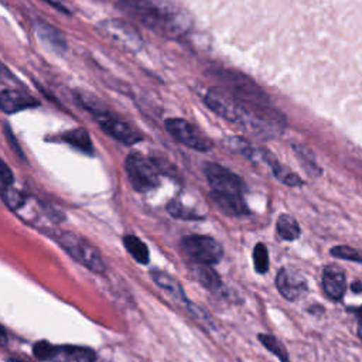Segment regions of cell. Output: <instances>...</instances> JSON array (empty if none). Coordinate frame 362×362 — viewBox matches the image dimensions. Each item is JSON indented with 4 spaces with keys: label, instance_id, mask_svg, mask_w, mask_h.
Returning <instances> with one entry per match:
<instances>
[{
    "label": "cell",
    "instance_id": "cell-1",
    "mask_svg": "<svg viewBox=\"0 0 362 362\" xmlns=\"http://www.w3.org/2000/svg\"><path fill=\"white\" fill-rule=\"evenodd\" d=\"M117 6L148 30L167 38H178L191 27L189 14L175 3L137 0L122 1Z\"/></svg>",
    "mask_w": 362,
    "mask_h": 362
},
{
    "label": "cell",
    "instance_id": "cell-2",
    "mask_svg": "<svg viewBox=\"0 0 362 362\" xmlns=\"http://www.w3.org/2000/svg\"><path fill=\"white\" fill-rule=\"evenodd\" d=\"M57 242L59 246L79 264L85 266L93 273L102 274L106 270V263L100 255V252L83 236L71 232L62 230L57 235Z\"/></svg>",
    "mask_w": 362,
    "mask_h": 362
},
{
    "label": "cell",
    "instance_id": "cell-3",
    "mask_svg": "<svg viewBox=\"0 0 362 362\" xmlns=\"http://www.w3.org/2000/svg\"><path fill=\"white\" fill-rule=\"evenodd\" d=\"M240 127L257 137L273 139L280 136L286 129V117L274 107H249L240 123Z\"/></svg>",
    "mask_w": 362,
    "mask_h": 362
},
{
    "label": "cell",
    "instance_id": "cell-4",
    "mask_svg": "<svg viewBox=\"0 0 362 362\" xmlns=\"http://www.w3.org/2000/svg\"><path fill=\"white\" fill-rule=\"evenodd\" d=\"M124 170L130 185L139 192H148L160 184L157 165L151 158L139 151H133L126 157Z\"/></svg>",
    "mask_w": 362,
    "mask_h": 362
},
{
    "label": "cell",
    "instance_id": "cell-5",
    "mask_svg": "<svg viewBox=\"0 0 362 362\" xmlns=\"http://www.w3.org/2000/svg\"><path fill=\"white\" fill-rule=\"evenodd\" d=\"M222 79L226 85V90L242 105L249 107L269 106L267 95L245 75L233 71H223Z\"/></svg>",
    "mask_w": 362,
    "mask_h": 362
},
{
    "label": "cell",
    "instance_id": "cell-6",
    "mask_svg": "<svg viewBox=\"0 0 362 362\" xmlns=\"http://www.w3.org/2000/svg\"><path fill=\"white\" fill-rule=\"evenodd\" d=\"M184 255L197 264L211 266L221 260L223 250L218 240L206 235H188L180 240Z\"/></svg>",
    "mask_w": 362,
    "mask_h": 362
},
{
    "label": "cell",
    "instance_id": "cell-7",
    "mask_svg": "<svg viewBox=\"0 0 362 362\" xmlns=\"http://www.w3.org/2000/svg\"><path fill=\"white\" fill-rule=\"evenodd\" d=\"M33 352L38 359L48 362H95V352L85 346H55L47 341H38L34 344Z\"/></svg>",
    "mask_w": 362,
    "mask_h": 362
},
{
    "label": "cell",
    "instance_id": "cell-8",
    "mask_svg": "<svg viewBox=\"0 0 362 362\" xmlns=\"http://www.w3.org/2000/svg\"><path fill=\"white\" fill-rule=\"evenodd\" d=\"M165 129L171 137L197 151H208L212 148V140L195 124L181 117H171L165 120Z\"/></svg>",
    "mask_w": 362,
    "mask_h": 362
},
{
    "label": "cell",
    "instance_id": "cell-9",
    "mask_svg": "<svg viewBox=\"0 0 362 362\" xmlns=\"http://www.w3.org/2000/svg\"><path fill=\"white\" fill-rule=\"evenodd\" d=\"M99 28L117 47L129 52H137L143 48V38L132 23L119 18H107L99 24Z\"/></svg>",
    "mask_w": 362,
    "mask_h": 362
},
{
    "label": "cell",
    "instance_id": "cell-10",
    "mask_svg": "<svg viewBox=\"0 0 362 362\" xmlns=\"http://www.w3.org/2000/svg\"><path fill=\"white\" fill-rule=\"evenodd\" d=\"M205 105L221 117L239 126L246 113V106L242 105L226 89L221 88H212L205 93Z\"/></svg>",
    "mask_w": 362,
    "mask_h": 362
},
{
    "label": "cell",
    "instance_id": "cell-11",
    "mask_svg": "<svg viewBox=\"0 0 362 362\" xmlns=\"http://www.w3.org/2000/svg\"><path fill=\"white\" fill-rule=\"evenodd\" d=\"M204 174L211 187V191L219 194H232L242 195L245 184L239 175L230 170L222 167L216 163H206L204 167Z\"/></svg>",
    "mask_w": 362,
    "mask_h": 362
},
{
    "label": "cell",
    "instance_id": "cell-12",
    "mask_svg": "<svg viewBox=\"0 0 362 362\" xmlns=\"http://www.w3.org/2000/svg\"><path fill=\"white\" fill-rule=\"evenodd\" d=\"M98 123H99L100 129L107 136H110L112 139H115V140H117L123 144L132 146V144H136L141 140L140 133L133 126H130L127 122L117 117L112 112H109L106 116L99 119Z\"/></svg>",
    "mask_w": 362,
    "mask_h": 362
},
{
    "label": "cell",
    "instance_id": "cell-13",
    "mask_svg": "<svg viewBox=\"0 0 362 362\" xmlns=\"http://www.w3.org/2000/svg\"><path fill=\"white\" fill-rule=\"evenodd\" d=\"M276 287L286 300L294 301L307 291V281L298 270L283 267L277 272Z\"/></svg>",
    "mask_w": 362,
    "mask_h": 362
},
{
    "label": "cell",
    "instance_id": "cell-14",
    "mask_svg": "<svg viewBox=\"0 0 362 362\" xmlns=\"http://www.w3.org/2000/svg\"><path fill=\"white\" fill-rule=\"evenodd\" d=\"M322 288L327 297L338 301L346 290V277L344 270L337 264H328L322 270Z\"/></svg>",
    "mask_w": 362,
    "mask_h": 362
},
{
    "label": "cell",
    "instance_id": "cell-15",
    "mask_svg": "<svg viewBox=\"0 0 362 362\" xmlns=\"http://www.w3.org/2000/svg\"><path fill=\"white\" fill-rule=\"evenodd\" d=\"M34 31L37 34V38L44 44V47H47L49 51L62 55L66 48H68V42H66V37L65 34L58 30L54 25H49L44 21H37L34 24Z\"/></svg>",
    "mask_w": 362,
    "mask_h": 362
},
{
    "label": "cell",
    "instance_id": "cell-16",
    "mask_svg": "<svg viewBox=\"0 0 362 362\" xmlns=\"http://www.w3.org/2000/svg\"><path fill=\"white\" fill-rule=\"evenodd\" d=\"M38 105L40 102L28 93L11 89H4L0 92V109L7 115H13L30 107H37Z\"/></svg>",
    "mask_w": 362,
    "mask_h": 362
},
{
    "label": "cell",
    "instance_id": "cell-17",
    "mask_svg": "<svg viewBox=\"0 0 362 362\" xmlns=\"http://www.w3.org/2000/svg\"><path fill=\"white\" fill-rule=\"evenodd\" d=\"M211 199L215 205L229 216H242L249 212L242 195H232V194H219V192H209Z\"/></svg>",
    "mask_w": 362,
    "mask_h": 362
},
{
    "label": "cell",
    "instance_id": "cell-18",
    "mask_svg": "<svg viewBox=\"0 0 362 362\" xmlns=\"http://www.w3.org/2000/svg\"><path fill=\"white\" fill-rule=\"evenodd\" d=\"M150 277L154 280V283L160 288H163L174 300L188 303L187 297H185V293L182 290V286L171 274H168L167 272L160 270V269H153V270H150Z\"/></svg>",
    "mask_w": 362,
    "mask_h": 362
},
{
    "label": "cell",
    "instance_id": "cell-19",
    "mask_svg": "<svg viewBox=\"0 0 362 362\" xmlns=\"http://www.w3.org/2000/svg\"><path fill=\"white\" fill-rule=\"evenodd\" d=\"M74 98L76 100V103L86 112H89L96 120L102 119L103 116H106L110 110L109 107L95 95L86 92V90H75L74 92Z\"/></svg>",
    "mask_w": 362,
    "mask_h": 362
},
{
    "label": "cell",
    "instance_id": "cell-20",
    "mask_svg": "<svg viewBox=\"0 0 362 362\" xmlns=\"http://www.w3.org/2000/svg\"><path fill=\"white\" fill-rule=\"evenodd\" d=\"M262 154H263L262 158L272 167L273 174H274L281 182H284L286 185H290V187L301 185V184H303L301 178H300L296 173L290 171L286 165H281V164L273 157V154H270V153H267V151H262Z\"/></svg>",
    "mask_w": 362,
    "mask_h": 362
},
{
    "label": "cell",
    "instance_id": "cell-21",
    "mask_svg": "<svg viewBox=\"0 0 362 362\" xmlns=\"http://www.w3.org/2000/svg\"><path fill=\"white\" fill-rule=\"evenodd\" d=\"M61 139L65 143H68L69 146H72L74 148H76L82 153H86V154H90V156L93 154V144H92V140L89 137V133L82 127L64 133L61 136Z\"/></svg>",
    "mask_w": 362,
    "mask_h": 362
},
{
    "label": "cell",
    "instance_id": "cell-22",
    "mask_svg": "<svg viewBox=\"0 0 362 362\" xmlns=\"http://www.w3.org/2000/svg\"><path fill=\"white\" fill-rule=\"evenodd\" d=\"M194 274L195 279L209 291L218 293L222 288V280L219 277V274L211 267V266H202L198 264L194 269Z\"/></svg>",
    "mask_w": 362,
    "mask_h": 362
},
{
    "label": "cell",
    "instance_id": "cell-23",
    "mask_svg": "<svg viewBox=\"0 0 362 362\" xmlns=\"http://www.w3.org/2000/svg\"><path fill=\"white\" fill-rule=\"evenodd\" d=\"M276 230H277V235L284 240H296L301 233L298 222L288 214H281L279 216L276 223Z\"/></svg>",
    "mask_w": 362,
    "mask_h": 362
},
{
    "label": "cell",
    "instance_id": "cell-24",
    "mask_svg": "<svg viewBox=\"0 0 362 362\" xmlns=\"http://www.w3.org/2000/svg\"><path fill=\"white\" fill-rule=\"evenodd\" d=\"M123 245L136 262H139L141 264L148 263V260H150L148 249H147L146 243L143 240H140L136 235H124Z\"/></svg>",
    "mask_w": 362,
    "mask_h": 362
},
{
    "label": "cell",
    "instance_id": "cell-25",
    "mask_svg": "<svg viewBox=\"0 0 362 362\" xmlns=\"http://www.w3.org/2000/svg\"><path fill=\"white\" fill-rule=\"evenodd\" d=\"M293 150L294 153L297 154L300 163L303 164V167L305 168V171L311 175V177H318L321 174V168L318 167V164L315 163V158H314V154L304 146H293Z\"/></svg>",
    "mask_w": 362,
    "mask_h": 362
},
{
    "label": "cell",
    "instance_id": "cell-26",
    "mask_svg": "<svg viewBox=\"0 0 362 362\" xmlns=\"http://www.w3.org/2000/svg\"><path fill=\"white\" fill-rule=\"evenodd\" d=\"M0 195H1L3 201L6 202V205L13 211H18L20 208H23L25 205L27 195L23 194L21 191L13 188L11 185H3L0 188Z\"/></svg>",
    "mask_w": 362,
    "mask_h": 362
},
{
    "label": "cell",
    "instance_id": "cell-27",
    "mask_svg": "<svg viewBox=\"0 0 362 362\" xmlns=\"http://www.w3.org/2000/svg\"><path fill=\"white\" fill-rule=\"evenodd\" d=\"M167 211L171 214V216L177 218V219H198L202 218L195 209H192L191 206L185 205L180 198H174L168 202L167 205Z\"/></svg>",
    "mask_w": 362,
    "mask_h": 362
},
{
    "label": "cell",
    "instance_id": "cell-28",
    "mask_svg": "<svg viewBox=\"0 0 362 362\" xmlns=\"http://www.w3.org/2000/svg\"><path fill=\"white\" fill-rule=\"evenodd\" d=\"M257 339L264 345L266 349L273 352L281 362H290L286 346L276 337L269 335V334H259Z\"/></svg>",
    "mask_w": 362,
    "mask_h": 362
},
{
    "label": "cell",
    "instance_id": "cell-29",
    "mask_svg": "<svg viewBox=\"0 0 362 362\" xmlns=\"http://www.w3.org/2000/svg\"><path fill=\"white\" fill-rule=\"evenodd\" d=\"M253 263L257 273L264 274L269 270V253L264 243H257L253 250Z\"/></svg>",
    "mask_w": 362,
    "mask_h": 362
},
{
    "label": "cell",
    "instance_id": "cell-30",
    "mask_svg": "<svg viewBox=\"0 0 362 362\" xmlns=\"http://www.w3.org/2000/svg\"><path fill=\"white\" fill-rule=\"evenodd\" d=\"M331 255L339 259H345V260H352V262H362V255L349 246H335L331 249Z\"/></svg>",
    "mask_w": 362,
    "mask_h": 362
},
{
    "label": "cell",
    "instance_id": "cell-31",
    "mask_svg": "<svg viewBox=\"0 0 362 362\" xmlns=\"http://www.w3.org/2000/svg\"><path fill=\"white\" fill-rule=\"evenodd\" d=\"M0 181L3 185H11L14 181V175L10 167L1 160V157H0Z\"/></svg>",
    "mask_w": 362,
    "mask_h": 362
},
{
    "label": "cell",
    "instance_id": "cell-32",
    "mask_svg": "<svg viewBox=\"0 0 362 362\" xmlns=\"http://www.w3.org/2000/svg\"><path fill=\"white\" fill-rule=\"evenodd\" d=\"M4 134H6V139H7V141H8V144L11 146V148L23 158L24 157V154H23V151H21V148H20V144H18V141L16 140V137H14V134H13V132H11V129L8 127V124L6 123L4 124Z\"/></svg>",
    "mask_w": 362,
    "mask_h": 362
},
{
    "label": "cell",
    "instance_id": "cell-33",
    "mask_svg": "<svg viewBox=\"0 0 362 362\" xmlns=\"http://www.w3.org/2000/svg\"><path fill=\"white\" fill-rule=\"evenodd\" d=\"M355 313L358 315V335H359V338L362 341V307L358 308Z\"/></svg>",
    "mask_w": 362,
    "mask_h": 362
},
{
    "label": "cell",
    "instance_id": "cell-34",
    "mask_svg": "<svg viewBox=\"0 0 362 362\" xmlns=\"http://www.w3.org/2000/svg\"><path fill=\"white\" fill-rule=\"evenodd\" d=\"M0 75L4 76V78H13V74L7 69V66H4L1 62H0Z\"/></svg>",
    "mask_w": 362,
    "mask_h": 362
},
{
    "label": "cell",
    "instance_id": "cell-35",
    "mask_svg": "<svg viewBox=\"0 0 362 362\" xmlns=\"http://www.w3.org/2000/svg\"><path fill=\"white\" fill-rule=\"evenodd\" d=\"M6 341H7L6 331H4V328L0 325V346H3V345L6 344Z\"/></svg>",
    "mask_w": 362,
    "mask_h": 362
},
{
    "label": "cell",
    "instance_id": "cell-36",
    "mask_svg": "<svg viewBox=\"0 0 362 362\" xmlns=\"http://www.w3.org/2000/svg\"><path fill=\"white\" fill-rule=\"evenodd\" d=\"M351 288H352L355 293H359V291H362V283H361V281H355V283L351 286Z\"/></svg>",
    "mask_w": 362,
    "mask_h": 362
},
{
    "label": "cell",
    "instance_id": "cell-37",
    "mask_svg": "<svg viewBox=\"0 0 362 362\" xmlns=\"http://www.w3.org/2000/svg\"><path fill=\"white\" fill-rule=\"evenodd\" d=\"M8 362H30V361L21 359V358H17V356H13V358H8Z\"/></svg>",
    "mask_w": 362,
    "mask_h": 362
}]
</instances>
